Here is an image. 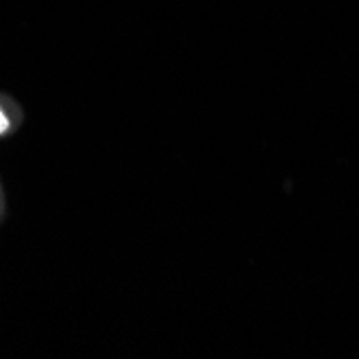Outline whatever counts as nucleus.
<instances>
[{
	"instance_id": "f257e3e1",
	"label": "nucleus",
	"mask_w": 359,
	"mask_h": 359,
	"mask_svg": "<svg viewBox=\"0 0 359 359\" xmlns=\"http://www.w3.org/2000/svg\"><path fill=\"white\" fill-rule=\"evenodd\" d=\"M9 129V118H7V114L3 112V108H0V136H3L5 132Z\"/></svg>"
}]
</instances>
